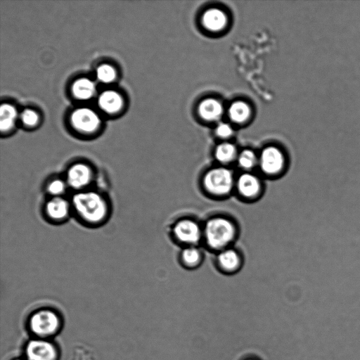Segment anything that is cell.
<instances>
[{"instance_id": "cell-16", "label": "cell", "mask_w": 360, "mask_h": 360, "mask_svg": "<svg viewBox=\"0 0 360 360\" xmlns=\"http://www.w3.org/2000/svg\"><path fill=\"white\" fill-rule=\"evenodd\" d=\"M74 96L80 100H87L93 96L96 87L94 83L88 78H80L72 85Z\"/></svg>"}, {"instance_id": "cell-5", "label": "cell", "mask_w": 360, "mask_h": 360, "mask_svg": "<svg viewBox=\"0 0 360 360\" xmlns=\"http://www.w3.org/2000/svg\"><path fill=\"white\" fill-rule=\"evenodd\" d=\"M60 323L58 314L48 309L35 311L30 319L31 330L41 338L56 333L60 327Z\"/></svg>"}, {"instance_id": "cell-15", "label": "cell", "mask_w": 360, "mask_h": 360, "mask_svg": "<svg viewBox=\"0 0 360 360\" xmlns=\"http://www.w3.org/2000/svg\"><path fill=\"white\" fill-rule=\"evenodd\" d=\"M70 189L65 177L56 176L49 178L45 184L44 191L48 197H63Z\"/></svg>"}, {"instance_id": "cell-24", "label": "cell", "mask_w": 360, "mask_h": 360, "mask_svg": "<svg viewBox=\"0 0 360 360\" xmlns=\"http://www.w3.org/2000/svg\"><path fill=\"white\" fill-rule=\"evenodd\" d=\"M20 118L22 122L27 126H34L39 120L38 115L35 111L31 109H25L23 110L21 113Z\"/></svg>"}, {"instance_id": "cell-13", "label": "cell", "mask_w": 360, "mask_h": 360, "mask_svg": "<svg viewBox=\"0 0 360 360\" xmlns=\"http://www.w3.org/2000/svg\"><path fill=\"white\" fill-rule=\"evenodd\" d=\"M198 112L202 119L207 121H215L221 116L223 108L218 101L207 98L200 103Z\"/></svg>"}, {"instance_id": "cell-2", "label": "cell", "mask_w": 360, "mask_h": 360, "mask_svg": "<svg viewBox=\"0 0 360 360\" xmlns=\"http://www.w3.org/2000/svg\"><path fill=\"white\" fill-rule=\"evenodd\" d=\"M235 233L233 224L223 217L210 219L205 227L206 241L214 249H221L226 246L233 239Z\"/></svg>"}, {"instance_id": "cell-6", "label": "cell", "mask_w": 360, "mask_h": 360, "mask_svg": "<svg viewBox=\"0 0 360 360\" xmlns=\"http://www.w3.org/2000/svg\"><path fill=\"white\" fill-rule=\"evenodd\" d=\"M42 212L46 220L50 223H64L72 215L70 199L65 196L49 197L44 203Z\"/></svg>"}, {"instance_id": "cell-3", "label": "cell", "mask_w": 360, "mask_h": 360, "mask_svg": "<svg viewBox=\"0 0 360 360\" xmlns=\"http://www.w3.org/2000/svg\"><path fill=\"white\" fill-rule=\"evenodd\" d=\"M73 192L91 188L96 179L94 169L87 163L78 162L71 165L63 175Z\"/></svg>"}, {"instance_id": "cell-4", "label": "cell", "mask_w": 360, "mask_h": 360, "mask_svg": "<svg viewBox=\"0 0 360 360\" xmlns=\"http://www.w3.org/2000/svg\"><path fill=\"white\" fill-rule=\"evenodd\" d=\"M203 184L210 193L224 195L229 193L233 187V174L225 167L214 168L205 174Z\"/></svg>"}, {"instance_id": "cell-26", "label": "cell", "mask_w": 360, "mask_h": 360, "mask_svg": "<svg viewBox=\"0 0 360 360\" xmlns=\"http://www.w3.org/2000/svg\"><path fill=\"white\" fill-rule=\"evenodd\" d=\"M249 360H252V359H249Z\"/></svg>"}, {"instance_id": "cell-9", "label": "cell", "mask_w": 360, "mask_h": 360, "mask_svg": "<svg viewBox=\"0 0 360 360\" xmlns=\"http://www.w3.org/2000/svg\"><path fill=\"white\" fill-rule=\"evenodd\" d=\"M285 159L280 150L275 147L266 148L261 153L259 165L262 172L273 175L279 173L284 167Z\"/></svg>"}, {"instance_id": "cell-20", "label": "cell", "mask_w": 360, "mask_h": 360, "mask_svg": "<svg viewBox=\"0 0 360 360\" xmlns=\"http://www.w3.org/2000/svg\"><path fill=\"white\" fill-rule=\"evenodd\" d=\"M236 155V150L233 145L224 143L219 145L215 150V156L217 160L222 163L232 161Z\"/></svg>"}, {"instance_id": "cell-18", "label": "cell", "mask_w": 360, "mask_h": 360, "mask_svg": "<svg viewBox=\"0 0 360 360\" xmlns=\"http://www.w3.org/2000/svg\"><path fill=\"white\" fill-rule=\"evenodd\" d=\"M217 259L220 266L226 271L235 270L240 263L238 255L233 250L221 251L218 255Z\"/></svg>"}, {"instance_id": "cell-19", "label": "cell", "mask_w": 360, "mask_h": 360, "mask_svg": "<svg viewBox=\"0 0 360 360\" xmlns=\"http://www.w3.org/2000/svg\"><path fill=\"white\" fill-rule=\"evenodd\" d=\"M250 115L248 105L243 101L233 103L229 108V115L235 122L242 123L247 120Z\"/></svg>"}, {"instance_id": "cell-1", "label": "cell", "mask_w": 360, "mask_h": 360, "mask_svg": "<svg viewBox=\"0 0 360 360\" xmlns=\"http://www.w3.org/2000/svg\"><path fill=\"white\" fill-rule=\"evenodd\" d=\"M70 199L72 216L85 226H101L110 216V202L108 196L100 191L91 188L74 192Z\"/></svg>"}, {"instance_id": "cell-17", "label": "cell", "mask_w": 360, "mask_h": 360, "mask_svg": "<svg viewBox=\"0 0 360 360\" xmlns=\"http://www.w3.org/2000/svg\"><path fill=\"white\" fill-rule=\"evenodd\" d=\"M17 118L15 108L8 104L4 103L0 108V129L2 131H6L11 129Z\"/></svg>"}, {"instance_id": "cell-7", "label": "cell", "mask_w": 360, "mask_h": 360, "mask_svg": "<svg viewBox=\"0 0 360 360\" xmlns=\"http://www.w3.org/2000/svg\"><path fill=\"white\" fill-rule=\"evenodd\" d=\"M70 121L75 129L86 133L95 131L101 122L96 112L88 108L76 109L71 115Z\"/></svg>"}, {"instance_id": "cell-22", "label": "cell", "mask_w": 360, "mask_h": 360, "mask_svg": "<svg viewBox=\"0 0 360 360\" xmlns=\"http://www.w3.org/2000/svg\"><path fill=\"white\" fill-rule=\"evenodd\" d=\"M257 158L255 153L250 150L242 151L238 157L239 166L244 169H250L256 164Z\"/></svg>"}, {"instance_id": "cell-27", "label": "cell", "mask_w": 360, "mask_h": 360, "mask_svg": "<svg viewBox=\"0 0 360 360\" xmlns=\"http://www.w3.org/2000/svg\"><path fill=\"white\" fill-rule=\"evenodd\" d=\"M17 360H20V359H17Z\"/></svg>"}, {"instance_id": "cell-14", "label": "cell", "mask_w": 360, "mask_h": 360, "mask_svg": "<svg viewBox=\"0 0 360 360\" xmlns=\"http://www.w3.org/2000/svg\"><path fill=\"white\" fill-rule=\"evenodd\" d=\"M202 24L206 29L210 31H219L226 25V16L222 11L211 8L204 13Z\"/></svg>"}, {"instance_id": "cell-10", "label": "cell", "mask_w": 360, "mask_h": 360, "mask_svg": "<svg viewBox=\"0 0 360 360\" xmlns=\"http://www.w3.org/2000/svg\"><path fill=\"white\" fill-rule=\"evenodd\" d=\"M174 233L179 241L187 244H195L200 238L199 226L190 219L178 221L174 227Z\"/></svg>"}, {"instance_id": "cell-25", "label": "cell", "mask_w": 360, "mask_h": 360, "mask_svg": "<svg viewBox=\"0 0 360 360\" xmlns=\"http://www.w3.org/2000/svg\"><path fill=\"white\" fill-rule=\"evenodd\" d=\"M217 134L221 138H227L232 134L233 130L231 127L226 124H219L216 129Z\"/></svg>"}, {"instance_id": "cell-21", "label": "cell", "mask_w": 360, "mask_h": 360, "mask_svg": "<svg viewBox=\"0 0 360 360\" xmlns=\"http://www.w3.org/2000/svg\"><path fill=\"white\" fill-rule=\"evenodd\" d=\"M96 77L101 82L110 83L115 79L116 72L111 65L103 64L98 68Z\"/></svg>"}, {"instance_id": "cell-11", "label": "cell", "mask_w": 360, "mask_h": 360, "mask_svg": "<svg viewBox=\"0 0 360 360\" xmlns=\"http://www.w3.org/2000/svg\"><path fill=\"white\" fill-rule=\"evenodd\" d=\"M237 188L243 196L252 198L259 193L260 183L255 175L245 173L238 177Z\"/></svg>"}, {"instance_id": "cell-23", "label": "cell", "mask_w": 360, "mask_h": 360, "mask_svg": "<svg viewBox=\"0 0 360 360\" xmlns=\"http://www.w3.org/2000/svg\"><path fill=\"white\" fill-rule=\"evenodd\" d=\"M181 257L186 264L193 266L200 261V253L198 249L189 247L182 251Z\"/></svg>"}, {"instance_id": "cell-12", "label": "cell", "mask_w": 360, "mask_h": 360, "mask_svg": "<svg viewBox=\"0 0 360 360\" xmlns=\"http://www.w3.org/2000/svg\"><path fill=\"white\" fill-rule=\"evenodd\" d=\"M98 104L105 112L115 113L122 108L123 101L121 96L117 92L108 90L100 94L98 99Z\"/></svg>"}, {"instance_id": "cell-8", "label": "cell", "mask_w": 360, "mask_h": 360, "mask_svg": "<svg viewBox=\"0 0 360 360\" xmlns=\"http://www.w3.org/2000/svg\"><path fill=\"white\" fill-rule=\"evenodd\" d=\"M25 353L27 360H56L58 356L56 347L43 339L30 340Z\"/></svg>"}]
</instances>
